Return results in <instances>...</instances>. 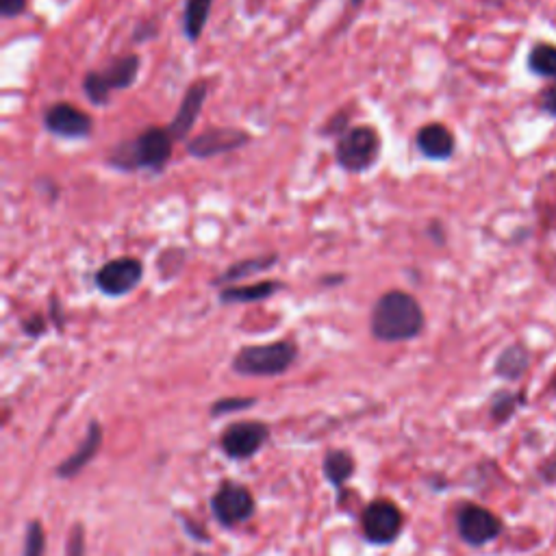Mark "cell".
I'll return each mask as SVG.
<instances>
[{
  "label": "cell",
  "instance_id": "cell-4",
  "mask_svg": "<svg viewBox=\"0 0 556 556\" xmlns=\"http://www.w3.org/2000/svg\"><path fill=\"white\" fill-rule=\"evenodd\" d=\"M142 59L139 55H122L111 59L105 68L87 72L83 77V94L92 105L105 107L111 100V92L129 90L135 85Z\"/></svg>",
  "mask_w": 556,
  "mask_h": 556
},
{
  "label": "cell",
  "instance_id": "cell-12",
  "mask_svg": "<svg viewBox=\"0 0 556 556\" xmlns=\"http://www.w3.org/2000/svg\"><path fill=\"white\" fill-rule=\"evenodd\" d=\"M44 126L48 133L63 139H83L90 137L94 129V120L83 113L79 107L70 103H57L48 107L44 113Z\"/></svg>",
  "mask_w": 556,
  "mask_h": 556
},
{
  "label": "cell",
  "instance_id": "cell-27",
  "mask_svg": "<svg viewBox=\"0 0 556 556\" xmlns=\"http://www.w3.org/2000/svg\"><path fill=\"white\" fill-rule=\"evenodd\" d=\"M22 328L29 337H40L46 331V322L42 315H31V318L22 324Z\"/></svg>",
  "mask_w": 556,
  "mask_h": 556
},
{
  "label": "cell",
  "instance_id": "cell-16",
  "mask_svg": "<svg viewBox=\"0 0 556 556\" xmlns=\"http://www.w3.org/2000/svg\"><path fill=\"white\" fill-rule=\"evenodd\" d=\"M281 281H261L252 285H231L220 289V302L222 305H248V302L268 300L276 292H281Z\"/></svg>",
  "mask_w": 556,
  "mask_h": 556
},
{
  "label": "cell",
  "instance_id": "cell-15",
  "mask_svg": "<svg viewBox=\"0 0 556 556\" xmlns=\"http://www.w3.org/2000/svg\"><path fill=\"white\" fill-rule=\"evenodd\" d=\"M100 444H103V428H100L98 422H92L90 428H87L85 439L81 441V446L77 448V452H72L70 457L57 465V476L59 478H74L77 474H81L87 463H90L96 452L100 450Z\"/></svg>",
  "mask_w": 556,
  "mask_h": 556
},
{
  "label": "cell",
  "instance_id": "cell-8",
  "mask_svg": "<svg viewBox=\"0 0 556 556\" xmlns=\"http://www.w3.org/2000/svg\"><path fill=\"white\" fill-rule=\"evenodd\" d=\"M255 511V496L250 494L248 487L239 483H224L211 498V513L226 528L248 522Z\"/></svg>",
  "mask_w": 556,
  "mask_h": 556
},
{
  "label": "cell",
  "instance_id": "cell-19",
  "mask_svg": "<svg viewBox=\"0 0 556 556\" xmlns=\"http://www.w3.org/2000/svg\"><path fill=\"white\" fill-rule=\"evenodd\" d=\"M213 0H185L183 9V33L189 42H198L205 33L207 20L211 16Z\"/></svg>",
  "mask_w": 556,
  "mask_h": 556
},
{
  "label": "cell",
  "instance_id": "cell-17",
  "mask_svg": "<svg viewBox=\"0 0 556 556\" xmlns=\"http://www.w3.org/2000/svg\"><path fill=\"white\" fill-rule=\"evenodd\" d=\"M278 263V255H261V257H250V259H242V261H237L233 265H229L216 281H213V285H218L220 289L222 287H231L233 283L237 281H242V278H250V276H255V274H261V272H268L272 270L274 265Z\"/></svg>",
  "mask_w": 556,
  "mask_h": 556
},
{
  "label": "cell",
  "instance_id": "cell-23",
  "mask_svg": "<svg viewBox=\"0 0 556 556\" xmlns=\"http://www.w3.org/2000/svg\"><path fill=\"white\" fill-rule=\"evenodd\" d=\"M44 546H46V537H44V528L42 524L33 520L27 526V535H24V556H44Z\"/></svg>",
  "mask_w": 556,
  "mask_h": 556
},
{
  "label": "cell",
  "instance_id": "cell-18",
  "mask_svg": "<svg viewBox=\"0 0 556 556\" xmlns=\"http://www.w3.org/2000/svg\"><path fill=\"white\" fill-rule=\"evenodd\" d=\"M530 365V352L522 344H513L500 352L496 361V374L504 381H517L522 378Z\"/></svg>",
  "mask_w": 556,
  "mask_h": 556
},
{
  "label": "cell",
  "instance_id": "cell-3",
  "mask_svg": "<svg viewBox=\"0 0 556 556\" xmlns=\"http://www.w3.org/2000/svg\"><path fill=\"white\" fill-rule=\"evenodd\" d=\"M298 359V346L294 341L281 339L270 344L244 346L233 357V372L242 376H278L285 374Z\"/></svg>",
  "mask_w": 556,
  "mask_h": 556
},
{
  "label": "cell",
  "instance_id": "cell-9",
  "mask_svg": "<svg viewBox=\"0 0 556 556\" xmlns=\"http://www.w3.org/2000/svg\"><path fill=\"white\" fill-rule=\"evenodd\" d=\"M270 437V428L263 422H235L224 428L220 448L229 459H250L263 448Z\"/></svg>",
  "mask_w": 556,
  "mask_h": 556
},
{
  "label": "cell",
  "instance_id": "cell-10",
  "mask_svg": "<svg viewBox=\"0 0 556 556\" xmlns=\"http://www.w3.org/2000/svg\"><path fill=\"white\" fill-rule=\"evenodd\" d=\"M457 530L470 546H487L502 533V522L489 509L467 502L457 511Z\"/></svg>",
  "mask_w": 556,
  "mask_h": 556
},
{
  "label": "cell",
  "instance_id": "cell-28",
  "mask_svg": "<svg viewBox=\"0 0 556 556\" xmlns=\"http://www.w3.org/2000/svg\"><path fill=\"white\" fill-rule=\"evenodd\" d=\"M361 3H363V0H350V5H352V7H359Z\"/></svg>",
  "mask_w": 556,
  "mask_h": 556
},
{
  "label": "cell",
  "instance_id": "cell-6",
  "mask_svg": "<svg viewBox=\"0 0 556 556\" xmlns=\"http://www.w3.org/2000/svg\"><path fill=\"white\" fill-rule=\"evenodd\" d=\"M402 524H404L402 511L387 498L372 500L361 513L363 535L370 543H376V546L394 543L402 533Z\"/></svg>",
  "mask_w": 556,
  "mask_h": 556
},
{
  "label": "cell",
  "instance_id": "cell-1",
  "mask_svg": "<svg viewBox=\"0 0 556 556\" xmlns=\"http://www.w3.org/2000/svg\"><path fill=\"white\" fill-rule=\"evenodd\" d=\"M426 324V315L417 298L400 289H391L374 302L370 315V331L378 341L398 344L420 337Z\"/></svg>",
  "mask_w": 556,
  "mask_h": 556
},
{
  "label": "cell",
  "instance_id": "cell-5",
  "mask_svg": "<svg viewBox=\"0 0 556 556\" xmlns=\"http://www.w3.org/2000/svg\"><path fill=\"white\" fill-rule=\"evenodd\" d=\"M378 157H381V137L374 126H350L335 146V161L341 170L350 174L370 170Z\"/></svg>",
  "mask_w": 556,
  "mask_h": 556
},
{
  "label": "cell",
  "instance_id": "cell-25",
  "mask_svg": "<svg viewBox=\"0 0 556 556\" xmlns=\"http://www.w3.org/2000/svg\"><path fill=\"white\" fill-rule=\"evenodd\" d=\"M539 109L541 113H546V116L556 120V85L548 87V90H543L539 94Z\"/></svg>",
  "mask_w": 556,
  "mask_h": 556
},
{
  "label": "cell",
  "instance_id": "cell-29",
  "mask_svg": "<svg viewBox=\"0 0 556 556\" xmlns=\"http://www.w3.org/2000/svg\"><path fill=\"white\" fill-rule=\"evenodd\" d=\"M554 387H556V381H554Z\"/></svg>",
  "mask_w": 556,
  "mask_h": 556
},
{
  "label": "cell",
  "instance_id": "cell-2",
  "mask_svg": "<svg viewBox=\"0 0 556 556\" xmlns=\"http://www.w3.org/2000/svg\"><path fill=\"white\" fill-rule=\"evenodd\" d=\"M174 148V137L168 129L150 126V129L135 135L129 142H122L111 150L107 163L111 168L135 172V170H150L161 172L168 166Z\"/></svg>",
  "mask_w": 556,
  "mask_h": 556
},
{
  "label": "cell",
  "instance_id": "cell-13",
  "mask_svg": "<svg viewBox=\"0 0 556 556\" xmlns=\"http://www.w3.org/2000/svg\"><path fill=\"white\" fill-rule=\"evenodd\" d=\"M207 96H209L207 81H196L187 87V92L179 105V111H176V116L168 124V131L174 137V142L176 139H179V142L181 139H187L189 133L194 131V126L200 118V111L207 103Z\"/></svg>",
  "mask_w": 556,
  "mask_h": 556
},
{
  "label": "cell",
  "instance_id": "cell-21",
  "mask_svg": "<svg viewBox=\"0 0 556 556\" xmlns=\"http://www.w3.org/2000/svg\"><path fill=\"white\" fill-rule=\"evenodd\" d=\"M528 70L541 79L556 81V46L550 42H537L528 53Z\"/></svg>",
  "mask_w": 556,
  "mask_h": 556
},
{
  "label": "cell",
  "instance_id": "cell-14",
  "mask_svg": "<svg viewBox=\"0 0 556 556\" xmlns=\"http://www.w3.org/2000/svg\"><path fill=\"white\" fill-rule=\"evenodd\" d=\"M415 146L431 161H448L457 150V139L446 124H424L415 135Z\"/></svg>",
  "mask_w": 556,
  "mask_h": 556
},
{
  "label": "cell",
  "instance_id": "cell-20",
  "mask_svg": "<svg viewBox=\"0 0 556 556\" xmlns=\"http://www.w3.org/2000/svg\"><path fill=\"white\" fill-rule=\"evenodd\" d=\"M355 474V457L348 450H331L324 457V476L333 487H341Z\"/></svg>",
  "mask_w": 556,
  "mask_h": 556
},
{
  "label": "cell",
  "instance_id": "cell-24",
  "mask_svg": "<svg viewBox=\"0 0 556 556\" xmlns=\"http://www.w3.org/2000/svg\"><path fill=\"white\" fill-rule=\"evenodd\" d=\"M255 398H222L211 407L213 415H222V413H233V411H244L250 409L255 404Z\"/></svg>",
  "mask_w": 556,
  "mask_h": 556
},
{
  "label": "cell",
  "instance_id": "cell-11",
  "mask_svg": "<svg viewBox=\"0 0 556 556\" xmlns=\"http://www.w3.org/2000/svg\"><path fill=\"white\" fill-rule=\"evenodd\" d=\"M250 142V135L242 129H209L187 142V153L196 159H211L233 153Z\"/></svg>",
  "mask_w": 556,
  "mask_h": 556
},
{
  "label": "cell",
  "instance_id": "cell-7",
  "mask_svg": "<svg viewBox=\"0 0 556 556\" xmlns=\"http://www.w3.org/2000/svg\"><path fill=\"white\" fill-rule=\"evenodd\" d=\"M144 278V263L135 257H118L100 265L94 274L96 287L105 296L120 298L131 294Z\"/></svg>",
  "mask_w": 556,
  "mask_h": 556
},
{
  "label": "cell",
  "instance_id": "cell-26",
  "mask_svg": "<svg viewBox=\"0 0 556 556\" xmlns=\"http://www.w3.org/2000/svg\"><path fill=\"white\" fill-rule=\"evenodd\" d=\"M27 9V0H0V16L18 18Z\"/></svg>",
  "mask_w": 556,
  "mask_h": 556
},
{
  "label": "cell",
  "instance_id": "cell-22",
  "mask_svg": "<svg viewBox=\"0 0 556 556\" xmlns=\"http://www.w3.org/2000/svg\"><path fill=\"white\" fill-rule=\"evenodd\" d=\"M517 404H522V396H515L511 391H498V394L491 398V417H494V422H507L515 413Z\"/></svg>",
  "mask_w": 556,
  "mask_h": 556
}]
</instances>
